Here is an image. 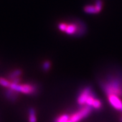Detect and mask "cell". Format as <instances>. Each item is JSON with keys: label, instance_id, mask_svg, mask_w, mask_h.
<instances>
[{"label": "cell", "instance_id": "cell-1", "mask_svg": "<svg viewBox=\"0 0 122 122\" xmlns=\"http://www.w3.org/2000/svg\"><path fill=\"white\" fill-rule=\"evenodd\" d=\"M102 89L107 95H115L122 97V77L120 76H110L104 81L100 82Z\"/></svg>", "mask_w": 122, "mask_h": 122}, {"label": "cell", "instance_id": "cell-2", "mask_svg": "<svg viewBox=\"0 0 122 122\" xmlns=\"http://www.w3.org/2000/svg\"><path fill=\"white\" fill-rule=\"evenodd\" d=\"M10 89L15 90L19 93H23L25 95H34L38 92V87L35 84L25 83V84H16L11 82Z\"/></svg>", "mask_w": 122, "mask_h": 122}, {"label": "cell", "instance_id": "cell-3", "mask_svg": "<svg viewBox=\"0 0 122 122\" xmlns=\"http://www.w3.org/2000/svg\"><path fill=\"white\" fill-rule=\"evenodd\" d=\"M93 110L91 107L86 105L84 106L80 107V108L79 110L71 115V120L72 122H80L90 115Z\"/></svg>", "mask_w": 122, "mask_h": 122}, {"label": "cell", "instance_id": "cell-4", "mask_svg": "<svg viewBox=\"0 0 122 122\" xmlns=\"http://www.w3.org/2000/svg\"><path fill=\"white\" fill-rule=\"evenodd\" d=\"M94 93L92 88L90 86L84 87L79 93V96L77 97V102L79 106L82 107L85 105V103L87 101L88 97L90 96L92 94Z\"/></svg>", "mask_w": 122, "mask_h": 122}, {"label": "cell", "instance_id": "cell-5", "mask_svg": "<svg viewBox=\"0 0 122 122\" xmlns=\"http://www.w3.org/2000/svg\"><path fill=\"white\" fill-rule=\"evenodd\" d=\"M107 97L111 106H112L117 110L122 112V100L120 97L115 95H107Z\"/></svg>", "mask_w": 122, "mask_h": 122}, {"label": "cell", "instance_id": "cell-6", "mask_svg": "<svg viewBox=\"0 0 122 122\" xmlns=\"http://www.w3.org/2000/svg\"><path fill=\"white\" fill-rule=\"evenodd\" d=\"M19 93L10 88H7L5 92V96L10 101H16L19 98Z\"/></svg>", "mask_w": 122, "mask_h": 122}, {"label": "cell", "instance_id": "cell-7", "mask_svg": "<svg viewBox=\"0 0 122 122\" xmlns=\"http://www.w3.org/2000/svg\"><path fill=\"white\" fill-rule=\"evenodd\" d=\"M22 75H23V71L21 69H15L14 71H11V72H10V74H8V79L10 81H12L14 79L19 78V77H21Z\"/></svg>", "mask_w": 122, "mask_h": 122}, {"label": "cell", "instance_id": "cell-8", "mask_svg": "<svg viewBox=\"0 0 122 122\" xmlns=\"http://www.w3.org/2000/svg\"><path fill=\"white\" fill-rule=\"evenodd\" d=\"M28 121L29 122H37L36 112L33 107L29 108L28 110Z\"/></svg>", "mask_w": 122, "mask_h": 122}, {"label": "cell", "instance_id": "cell-9", "mask_svg": "<svg viewBox=\"0 0 122 122\" xmlns=\"http://www.w3.org/2000/svg\"><path fill=\"white\" fill-rule=\"evenodd\" d=\"M84 11L85 13L87 14H98V11L95 8V5H87L84 8Z\"/></svg>", "mask_w": 122, "mask_h": 122}, {"label": "cell", "instance_id": "cell-10", "mask_svg": "<svg viewBox=\"0 0 122 122\" xmlns=\"http://www.w3.org/2000/svg\"><path fill=\"white\" fill-rule=\"evenodd\" d=\"M71 120V115L62 114L56 118L54 122H67Z\"/></svg>", "mask_w": 122, "mask_h": 122}, {"label": "cell", "instance_id": "cell-11", "mask_svg": "<svg viewBox=\"0 0 122 122\" xmlns=\"http://www.w3.org/2000/svg\"><path fill=\"white\" fill-rule=\"evenodd\" d=\"M102 107H103V103H102V102L101 100L97 97L95 99V100H94V102H93V105H92V108L93 109L96 110H100V109H102Z\"/></svg>", "mask_w": 122, "mask_h": 122}, {"label": "cell", "instance_id": "cell-12", "mask_svg": "<svg viewBox=\"0 0 122 122\" xmlns=\"http://www.w3.org/2000/svg\"><path fill=\"white\" fill-rule=\"evenodd\" d=\"M52 67L51 62L49 60H46L42 62L41 67L44 72H48L50 71V69Z\"/></svg>", "mask_w": 122, "mask_h": 122}, {"label": "cell", "instance_id": "cell-13", "mask_svg": "<svg viewBox=\"0 0 122 122\" xmlns=\"http://www.w3.org/2000/svg\"><path fill=\"white\" fill-rule=\"evenodd\" d=\"M11 85V81L8 79H5L3 77H0V85L2 87L9 88Z\"/></svg>", "mask_w": 122, "mask_h": 122}, {"label": "cell", "instance_id": "cell-14", "mask_svg": "<svg viewBox=\"0 0 122 122\" xmlns=\"http://www.w3.org/2000/svg\"><path fill=\"white\" fill-rule=\"evenodd\" d=\"M103 1L102 0H95V6L97 10L98 13H99L101 11L102 8H103Z\"/></svg>", "mask_w": 122, "mask_h": 122}]
</instances>
